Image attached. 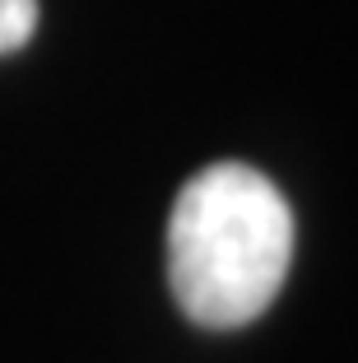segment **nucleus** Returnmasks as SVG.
<instances>
[{"label":"nucleus","instance_id":"obj_1","mask_svg":"<svg viewBox=\"0 0 358 363\" xmlns=\"http://www.w3.org/2000/svg\"><path fill=\"white\" fill-rule=\"evenodd\" d=\"M293 210L252 163H210L181 186L168 219V284L205 331H237L284 289Z\"/></svg>","mask_w":358,"mask_h":363},{"label":"nucleus","instance_id":"obj_2","mask_svg":"<svg viewBox=\"0 0 358 363\" xmlns=\"http://www.w3.org/2000/svg\"><path fill=\"white\" fill-rule=\"evenodd\" d=\"M38 28V0H0V56L19 52Z\"/></svg>","mask_w":358,"mask_h":363}]
</instances>
